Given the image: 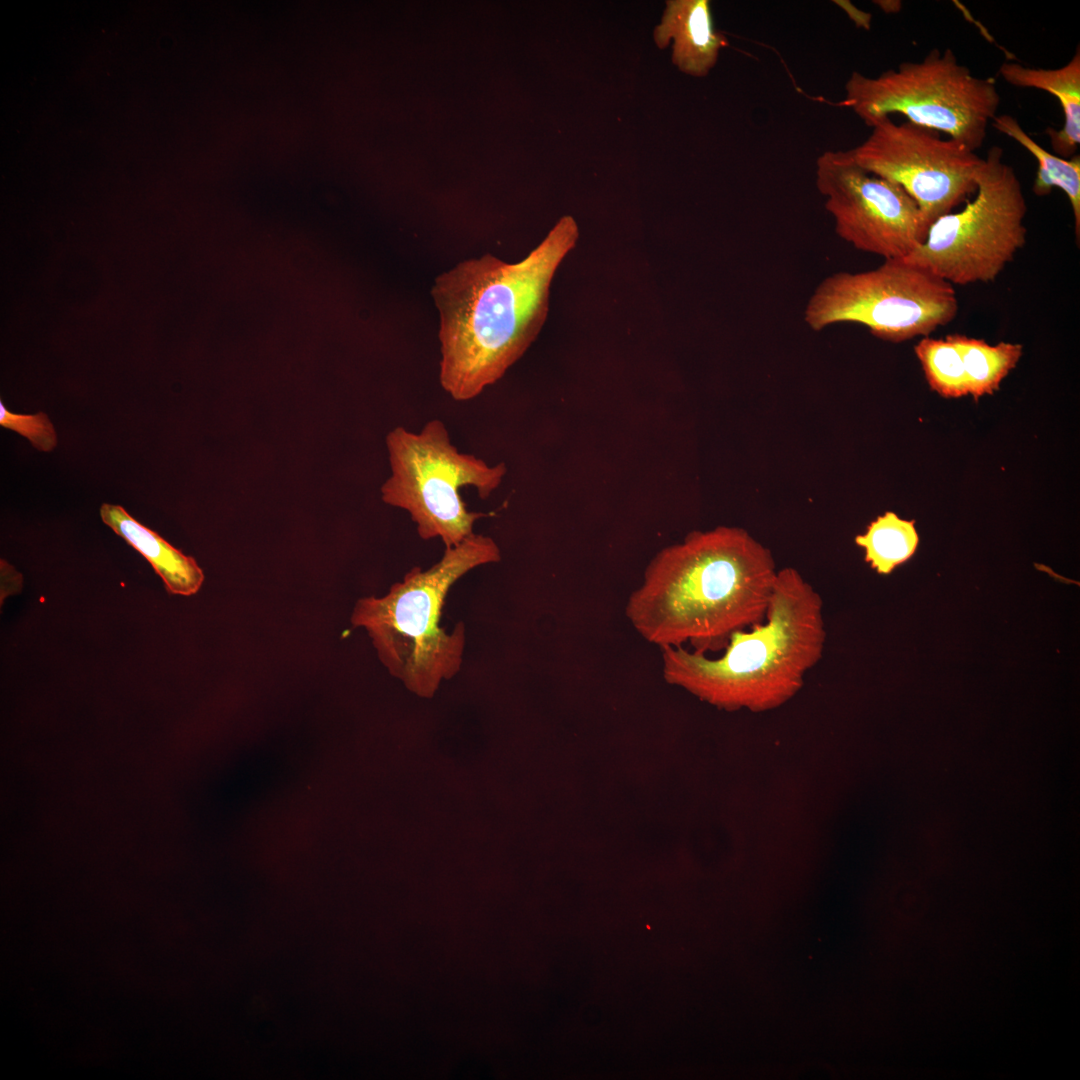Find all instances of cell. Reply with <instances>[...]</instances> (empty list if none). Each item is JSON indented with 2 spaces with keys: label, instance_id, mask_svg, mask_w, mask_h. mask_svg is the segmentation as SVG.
<instances>
[{
  "label": "cell",
  "instance_id": "6da1fadb",
  "mask_svg": "<svg viewBox=\"0 0 1080 1080\" xmlns=\"http://www.w3.org/2000/svg\"><path fill=\"white\" fill-rule=\"evenodd\" d=\"M578 237L575 219L565 215L519 262L485 253L436 277L439 381L451 398L474 399L527 351L546 320L553 277Z\"/></svg>",
  "mask_w": 1080,
  "mask_h": 1080
},
{
  "label": "cell",
  "instance_id": "7a4b0ae2",
  "mask_svg": "<svg viewBox=\"0 0 1080 1080\" xmlns=\"http://www.w3.org/2000/svg\"><path fill=\"white\" fill-rule=\"evenodd\" d=\"M776 577L771 552L744 529L694 531L649 562L625 613L647 642L706 654L765 621Z\"/></svg>",
  "mask_w": 1080,
  "mask_h": 1080
},
{
  "label": "cell",
  "instance_id": "3957f363",
  "mask_svg": "<svg viewBox=\"0 0 1080 1080\" xmlns=\"http://www.w3.org/2000/svg\"><path fill=\"white\" fill-rule=\"evenodd\" d=\"M822 607L796 569H781L763 623L734 632L719 658L683 646L661 648L664 679L720 709L777 708L801 689L822 656Z\"/></svg>",
  "mask_w": 1080,
  "mask_h": 1080
},
{
  "label": "cell",
  "instance_id": "277c9868",
  "mask_svg": "<svg viewBox=\"0 0 1080 1080\" xmlns=\"http://www.w3.org/2000/svg\"><path fill=\"white\" fill-rule=\"evenodd\" d=\"M500 560L497 543L473 533L445 548L428 569L413 567L383 597L359 599L351 623L367 631L391 675L418 696L432 697L441 681L454 677L463 664L465 625L460 622L451 632L440 626L449 590L469 571Z\"/></svg>",
  "mask_w": 1080,
  "mask_h": 1080
},
{
  "label": "cell",
  "instance_id": "5b68a950",
  "mask_svg": "<svg viewBox=\"0 0 1080 1080\" xmlns=\"http://www.w3.org/2000/svg\"><path fill=\"white\" fill-rule=\"evenodd\" d=\"M1000 101L993 78L973 75L950 48H934L920 61L903 62L874 77L852 72L843 105L869 127L898 113L976 152Z\"/></svg>",
  "mask_w": 1080,
  "mask_h": 1080
},
{
  "label": "cell",
  "instance_id": "8992f818",
  "mask_svg": "<svg viewBox=\"0 0 1080 1080\" xmlns=\"http://www.w3.org/2000/svg\"><path fill=\"white\" fill-rule=\"evenodd\" d=\"M391 475L381 487L382 500L407 511L423 540L439 538L450 548L474 533L477 520L489 516L467 509L460 489L474 487L487 499L507 472L500 462L489 465L452 444L439 419L420 431L396 427L386 437Z\"/></svg>",
  "mask_w": 1080,
  "mask_h": 1080
},
{
  "label": "cell",
  "instance_id": "52a82bcc",
  "mask_svg": "<svg viewBox=\"0 0 1080 1080\" xmlns=\"http://www.w3.org/2000/svg\"><path fill=\"white\" fill-rule=\"evenodd\" d=\"M992 146L978 170L975 197L939 217L906 259L952 285L994 281L1026 243L1027 204L1021 182Z\"/></svg>",
  "mask_w": 1080,
  "mask_h": 1080
},
{
  "label": "cell",
  "instance_id": "ba28073f",
  "mask_svg": "<svg viewBox=\"0 0 1080 1080\" xmlns=\"http://www.w3.org/2000/svg\"><path fill=\"white\" fill-rule=\"evenodd\" d=\"M954 286L904 258L886 259L858 273L824 278L810 296L804 320L815 331L853 322L881 339L902 342L928 336L955 319Z\"/></svg>",
  "mask_w": 1080,
  "mask_h": 1080
},
{
  "label": "cell",
  "instance_id": "9c48e42d",
  "mask_svg": "<svg viewBox=\"0 0 1080 1080\" xmlns=\"http://www.w3.org/2000/svg\"><path fill=\"white\" fill-rule=\"evenodd\" d=\"M871 128L861 144L849 149L853 159L899 185L917 204L927 232L939 217L976 193L983 158L964 144L909 121L897 124L890 117Z\"/></svg>",
  "mask_w": 1080,
  "mask_h": 1080
},
{
  "label": "cell",
  "instance_id": "30bf717a",
  "mask_svg": "<svg viewBox=\"0 0 1080 1080\" xmlns=\"http://www.w3.org/2000/svg\"><path fill=\"white\" fill-rule=\"evenodd\" d=\"M815 183L840 238L886 259L906 258L927 235L914 200L896 183L859 166L849 150L816 161Z\"/></svg>",
  "mask_w": 1080,
  "mask_h": 1080
},
{
  "label": "cell",
  "instance_id": "8fae6325",
  "mask_svg": "<svg viewBox=\"0 0 1080 1080\" xmlns=\"http://www.w3.org/2000/svg\"><path fill=\"white\" fill-rule=\"evenodd\" d=\"M655 45H671V61L688 76L702 78L715 67L720 51L728 45L717 31L708 0H667L660 22L653 30Z\"/></svg>",
  "mask_w": 1080,
  "mask_h": 1080
},
{
  "label": "cell",
  "instance_id": "7c38bea8",
  "mask_svg": "<svg viewBox=\"0 0 1080 1080\" xmlns=\"http://www.w3.org/2000/svg\"><path fill=\"white\" fill-rule=\"evenodd\" d=\"M998 72L1012 86L1043 90L1057 98L1063 110V126L1059 130L1048 127L1045 133L1052 149L1060 157L1074 156L1080 144L1079 46L1069 62L1058 68L1028 67L1006 61L1000 65Z\"/></svg>",
  "mask_w": 1080,
  "mask_h": 1080
},
{
  "label": "cell",
  "instance_id": "4fadbf2b",
  "mask_svg": "<svg viewBox=\"0 0 1080 1080\" xmlns=\"http://www.w3.org/2000/svg\"><path fill=\"white\" fill-rule=\"evenodd\" d=\"M100 517L151 564L169 593L190 596L198 592L204 574L193 557L174 548L119 505L102 504Z\"/></svg>",
  "mask_w": 1080,
  "mask_h": 1080
},
{
  "label": "cell",
  "instance_id": "5bb4252c",
  "mask_svg": "<svg viewBox=\"0 0 1080 1080\" xmlns=\"http://www.w3.org/2000/svg\"><path fill=\"white\" fill-rule=\"evenodd\" d=\"M991 125L1022 145L1037 160L1038 169L1032 190L1037 196H1047L1053 187L1061 189L1067 196L1074 217V229L1077 242L1080 237V156L1070 158L1056 156L1034 139L1022 128L1016 118L1008 114L996 115Z\"/></svg>",
  "mask_w": 1080,
  "mask_h": 1080
},
{
  "label": "cell",
  "instance_id": "9a60e30c",
  "mask_svg": "<svg viewBox=\"0 0 1080 1080\" xmlns=\"http://www.w3.org/2000/svg\"><path fill=\"white\" fill-rule=\"evenodd\" d=\"M958 348L967 377L969 394L975 400L998 390L1002 380L1019 361L1023 347L1018 343L989 345L982 339L963 334L946 336Z\"/></svg>",
  "mask_w": 1080,
  "mask_h": 1080
},
{
  "label": "cell",
  "instance_id": "2e32d148",
  "mask_svg": "<svg viewBox=\"0 0 1080 1080\" xmlns=\"http://www.w3.org/2000/svg\"><path fill=\"white\" fill-rule=\"evenodd\" d=\"M915 521L899 518L893 512L879 516L855 542L865 550V561L877 573L888 575L916 552L919 536Z\"/></svg>",
  "mask_w": 1080,
  "mask_h": 1080
},
{
  "label": "cell",
  "instance_id": "e0dca14e",
  "mask_svg": "<svg viewBox=\"0 0 1080 1080\" xmlns=\"http://www.w3.org/2000/svg\"><path fill=\"white\" fill-rule=\"evenodd\" d=\"M914 350L933 391L945 398H958L969 394L961 354L950 339L925 336L915 345Z\"/></svg>",
  "mask_w": 1080,
  "mask_h": 1080
},
{
  "label": "cell",
  "instance_id": "ac0fdd59",
  "mask_svg": "<svg viewBox=\"0 0 1080 1080\" xmlns=\"http://www.w3.org/2000/svg\"><path fill=\"white\" fill-rule=\"evenodd\" d=\"M0 425L24 436L40 451H52L57 445L54 426L43 412L33 415L16 414L0 402Z\"/></svg>",
  "mask_w": 1080,
  "mask_h": 1080
}]
</instances>
